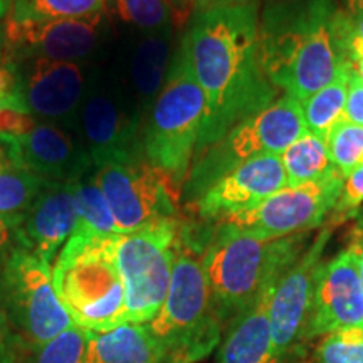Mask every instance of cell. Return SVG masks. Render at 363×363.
<instances>
[{
    "mask_svg": "<svg viewBox=\"0 0 363 363\" xmlns=\"http://www.w3.org/2000/svg\"><path fill=\"white\" fill-rule=\"evenodd\" d=\"M259 19L261 2L194 12L180 40L207 104L195 158L279 98L261 65Z\"/></svg>",
    "mask_w": 363,
    "mask_h": 363,
    "instance_id": "6da1fadb",
    "label": "cell"
},
{
    "mask_svg": "<svg viewBox=\"0 0 363 363\" xmlns=\"http://www.w3.org/2000/svg\"><path fill=\"white\" fill-rule=\"evenodd\" d=\"M335 0H276L261 12L259 56L276 89L303 103L338 76Z\"/></svg>",
    "mask_w": 363,
    "mask_h": 363,
    "instance_id": "7a4b0ae2",
    "label": "cell"
},
{
    "mask_svg": "<svg viewBox=\"0 0 363 363\" xmlns=\"http://www.w3.org/2000/svg\"><path fill=\"white\" fill-rule=\"evenodd\" d=\"M306 234L257 238L219 224L201 259L222 323L233 321L252 305L262 289L281 279L301 256Z\"/></svg>",
    "mask_w": 363,
    "mask_h": 363,
    "instance_id": "3957f363",
    "label": "cell"
},
{
    "mask_svg": "<svg viewBox=\"0 0 363 363\" xmlns=\"http://www.w3.org/2000/svg\"><path fill=\"white\" fill-rule=\"evenodd\" d=\"M115 235L72 233L52 266L57 298L86 331L125 325V284L115 259Z\"/></svg>",
    "mask_w": 363,
    "mask_h": 363,
    "instance_id": "277c9868",
    "label": "cell"
},
{
    "mask_svg": "<svg viewBox=\"0 0 363 363\" xmlns=\"http://www.w3.org/2000/svg\"><path fill=\"white\" fill-rule=\"evenodd\" d=\"M147 325L165 363L201 362L220 343L224 323L212 301L202 259L182 229L165 301Z\"/></svg>",
    "mask_w": 363,
    "mask_h": 363,
    "instance_id": "5b68a950",
    "label": "cell"
},
{
    "mask_svg": "<svg viewBox=\"0 0 363 363\" xmlns=\"http://www.w3.org/2000/svg\"><path fill=\"white\" fill-rule=\"evenodd\" d=\"M206 96L195 79L184 45L170 62L165 84L142 133V153L182 189L187 182L206 120Z\"/></svg>",
    "mask_w": 363,
    "mask_h": 363,
    "instance_id": "8992f818",
    "label": "cell"
},
{
    "mask_svg": "<svg viewBox=\"0 0 363 363\" xmlns=\"http://www.w3.org/2000/svg\"><path fill=\"white\" fill-rule=\"evenodd\" d=\"M305 133L301 103L283 94L271 106L240 121L195 158L185 184V197L195 202L203 190L240 163L264 155H281Z\"/></svg>",
    "mask_w": 363,
    "mask_h": 363,
    "instance_id": "52a82bcc",
    "label": "cell"
},
{
    "mask_svg": "<svg viewBox=\"0 0 363 363\" xmlns=\"http://www.w3.org/2000/svg\"><path fill=\"white\" fill-rule=\"evenodd\" d=\"M0 298L27 350L43 347L74 326L54 288L52 264L21 246L12 247L2 259Z\"/></svg>",
    "mask_w": 363,
    "mask_h": 363,
    "instance_id": "ba28073f",
    "label": "cell"
},
{
    "mask_svg": "<svg viewBox=\"0 0 363 363\" xmlns=\"http://www.w3.org/2000/svg\"><path fill=\"white\" fill-rule=\"evenodd\" d=\"M179 239L177 219L115 235V259L125 284V323H150L162 308Z\"/></svg>",
    "mask_w": 363,
    "mask_h": 363,
    "instance_id": "9c48e42d",
    "label": "cell"
},
{
    "mask_svg": "<svg viewBox=\"0 0 363 363\" xmlns=\"http://www.w3.org/2000/svg\"><path fill=\"white\" fill-rule=\"evenodd\" d=\"M93 175L120 234L179 216L180 187L143 155L104 162L94 167Z\"/></svg>",
    "mask_w": 363,
    "mask_h": 363,
    "instance_id": "30bf717a",
    "label": "cell"
},
{
    "mask_svg": "<svg viewBox=\"0 0 363 363\" xmlns=\"http://www.w3.org/2000/svg\"><path fill=\"white\" fill-rule=\"evenodd\" d=\"M143 123L106 62L94 76L71 131L98 167L118 158L143 155Z\"/></svg>",
    "mask_w": 363,
    "mask_h": 363,
    "instance_id": "8fae6325",
    "label": "cell"
},
{
    "mask_svg": "<svg viewBox=\"0 0 363 363\" xmlns=\"http://www.w3.org/2000/svg\"><path fill=\"white\" fill-rule=\"evenodd\" d=\"M4 59H48L61 62L104 65L111 54L113 24L106 9L84 19L4 24Z\"/></svg>",
    "mask_w": 363,
    "mask_h": 363,
    "instance_id": "7c38bea8",
    "label": "cell"
},
{
    "mask_svg": "<svg viewBox=\"0 0 363 363\" xmlns=\"http://www.w3.org/2000/svg\"><path fill=\"white\" fill-rule=\"evenodd\" d=\"M343 182L345 177L337 170L310 184L284 187L249 211L227 217L219 224H229L257 238L310 233L330 217Z\"/></svg>",
    "mask_w": 363,
    "mask_h": 363,
    "instance_id": "4fadbf2b",
    "label": "cell"
},
{
    "mask_svg": "<svg viewBox=\"0 0 363 363\" xmlns=\"http://www.w3.org/2000/svg\"><path fill=\"white\" fill-rule=\"evenodd\" d=\"M11 62L16 66L19 91L27 113L34 120L56 123L69 130L74 126L94 76L103 66L48 59Z\"/></svg>",
    "mask_w": 363,
    "mask_h": 363,
    "instance_id": "5bb4252c",
    "label": "cell"
},
{
    "mask_svg": "<svg viewBox=\"0 0 363 363\" xmlns=\"http://www.w3.org/2000/svg\"><path fill=\"white\" fill-rule=\"evenodd\" d=\"M333 233V227L325 225L281 276L272 293L269 305V325L274 355L279 362L298 350L303 343L308 320H310L316 274L323 264V252Z\"/></svg>",
    "mask_w": 363,
    "mask_h": 363,
    "instance_id": "9a60e30c",
    "label": "cell"
},
{
    "mask_svg": "<svg viewBox=\"0 0 363 363\" xmlns=\"http://www.w3.org/2000/svg\"><path fill=\"white\" fill-rule=\"evenodd\" d=\"M0 148L11 160L48 182L74 184L94 170L76 135L66 126L35 121L17 136H0Z\"/></svg>",
    "mask_w": 363,
    "mask_h": 363,
    "instance_id": "2e32d148",
    "label": "cell"
},
{
    "mask_svg": "<svg viewBox=\"0 0 363 363\" xmlns=\"http://www.w3.org/2000/svg\"><path fill=\"white\" fill-rule=\"evenodd\" d=\"M357 326H363V283L347 247L318 269L303 342Z\"/></svg>",
    "mask_w": 363,
    "mask_h": 363,
    "instance_id": "e0dca14e",
    "label": "cell"
},
{
    "mask_svg": "<svg viewBox=\"0 0 363 363\" xmlns=\"http://www.w3.org/2000/svg\"><path fill=\"white\" fill-rule=\"evenodd\" d=\"M288 187L279 155H264L240 163L217 179L194 202L197 214L207 220H224L246 212Z\"/></svg>",
    "mask_w": 363,
    "mask_h": 363,
    "instance_id": "ac0fdd59",
    "label": "cell"
},
{
    "mask_svg": "<svg viewBox=\"0 0 363 363\" xmlns=\"http://www.w3.org/2000/svg\"><path fill=\"white\" fill-rule=\"evenodd\" d=\"M172 57V29H169L131 33L118 48L115 61L108 59L111 71L143 121L165 84Z\"/></svg>",
    "mask_w": 363,
    "mask_h": 363,
    "instance_id": "d6986e66",
    "label": "cell"
},
{
    "mask_svg": "<svg viewBox=\"0 0 363 363\" xmlns=\"http://www.w3.org/2000/svg\"><path fill=\"white\" fill-rule=\"evenodd\" d=\"M76 184V182H74ZM74 184L49 182L22 216L17 246L52 264L76 229Z\"/></svg>",
    "mask_w": 363,
    "mask_h": 363,
    "instance_id": "ffe728a7",
    "label": "cell"
},
{
    "mask_svg": "<svg viewBox=\"0 0 363 363\" xmlns=\"http://www.w3.org/2000/svg\"><path fill=\"white\" fill-rule=\"evenodd\" d=\"M278 281L262 289L251 306L227 323L217 363H281L274 355L269 325V305Z\"/></svg>",
    "mask_w": 363,
    "mask_h": 363,
    "instance_id": "44dd1931",
    "label": "cell"
},
{
    "mask_svg": "<svg viewBox=\"0 0 363 363\" xmlns=\"http://www.w3.org/2000/svg\"><path fill=\"white\" fill-rule=\"evenodd\" d=\"M84 363H165V355L147 323H125L88 331Z\"/></svg>",
    "mask_w": 363,
    "mask_h": 363,
    "instance_id": "7402d4cb",
    "label": "cell"
},
{
    "mask_svg": "<svg viewBox=\"0 0 363 363\" xmlns=\"http://www.w3.org/2000/svg\"><path fill=\"white\" fill-rule=\"evenodd\" d=\"M279 158L284 167L288 187L310 184L337 172L330 158L326 142L310 131L294 140Z\"/></svg>",
    "mask_w": 363,
    "mask_h": 363,
    "instance_id": "603a6c76",
    "label": "cell"
},
{
    "mask_svg": "<svg viewBox=\"0 0 363 363\" xmlns=\"http://www.w3.org/2000/svg\"><path fill=\"white\" fill-rule=\"evenodd\" d=\"M350 67L352 66H343L335 81H331L328 86L316 91L301 103L306 131L320 136L325 142L335 125L343 120Z\"/></svg>",
    "mask_w": 363,
    "mask_h": 363,
    "instance_id": "cb8c5ba5",
    "label": "cell"
},
{
    "mask_svg": "<svg viewBox=\"0 0 363 363\" xmlns=\"http://www.w3.org/2000/svg\"><path fill=\"white\" fill-rule=\"evenodd\" d=\"M48 184L16 165L0 148V214L22 217Z\"/></svg>",
    "mask_w": 363,
    "mask_h": 363,
    "instance_id": "d4e9b609",
    "label": "cell"
},
{
    "mask_svg": "<svg viewBox=\"0 0 363 363\" xmlns=\"http://www.w3.org/2000/svg\"><path fill=\"white\" fill-rule=\"evenodd\" d=\"M74 203L78 222L74 233L93 235L120 234L106 197L98 187L93 172L74 184Z\"/></svg>",
    "mask_w": 363,
    "mask_h": 363,
    "instance_id": "484cf974",
    "label": "cell"
},
{
    "mask_svg": "<svg viewBox=\"0 0 363 363\" xmlns=\"http://www.w3.org/2000/svg\"><path fill=\"white\" fill-rule=\"evenodd\" d=\"M111 24L128 27L133 33H160L172 29L170 0H106Z\"/></svg>",
    "mask_w": 363,
    "mask_h": 363,
    "instance_id": "4316f807",
    "label": "cell"
},
{
    "mask_svg": "<svg viewBox=\"0 0 363 363\" xmlns=\"http://www.w3.org/2000/svg\"><path fill=\"white\" fill-rule=\"evenodd\" d=\"M106 0H12L13 22H49L84 19L104 12Z\"/></svg>",
    "mask_w": 363,
    "mask_h": 363,
    "instance_id": "83f0119b",
    "label": "cell"
},
{
    "mask_svg": "<svg viewBox=\"0 0 363 363\" xmlns=\"http://www.w3.org/2000/svg\"><path fill=\"white\" fill-rule=\"evenodd\" d=\"M330 158L343 177L363 163V126L342 120L326 138Z\"/></svg>",
    "mask_w": 363,
    "mask_h": 363,
    "instance_id": "f1b7e54d",
    "label": "cell"
},
{
    "mask_svg": "<svg viewBox=\"0 0 363 363\" xmlns=\"http://www.w3.org/2000/svg\"><path fill=\"white\" fill-rule=\"evenodd\" d=\"M86 335L88 331L79 326H71L69 330L62 331L51 342L44 343L43 347L27 350L30 353L29 363H84L86 350Z\"/></svg>",
    "mask_w": 363,
    "mask_h": 363,
    "instance_id": "f546056e",
    "label": "cell"
},
{
    "mask_svg": "<svg viewBox=\"0 0 363 363\" xmlns=\"http://www.w3.org/2000/svg\"><path fill=\"white\" fill-rule=\"evenodd\" d=\"M316 363H363V326L325 335L315 350Z\"/></svg>",
    "mask_w": 363,
    "mask_h": 363,
    "instance_id": "4dcf8cb0",
    "label": "cell"
},
{
    "mask_svg": "<svg viewBox=\"0 0 363 363\" xmlns=\"http://www.w3.org/2000/svg\"><path fill=\"white\" fill-rule=\"evenodd\" d=\"M333 38L345 65L353 66L363 56V9L337 7L333 13Z\"/></svg>",
    "mask_w": 363,
    "mask_h": 363,
    "instance_id": "1f68e13d",
    "label": "cell"
},
{
    "mask_svg": "<svg viewBox=\"0 0 363 363\" xmlns=\"http://www.w3.org/2000/svg\"><path fill=\"white\" fill-rule=\"evenodd\" d=\"M363 203V163L345 177L342 192L328 217L330 227H335L358 214Z\"/></svg>",
    "mask_w": 363,
    "mask_h": 363,
    "instance_id": "d6a6232c",
    "label": "cell"
},
{
    "mask_svg": "<svg viewBox=\"0 0 363 363\" xmlns=\"http://www.w3.org/2000/svg\"><path fill=\"white\" fill-rule=\"evenodd\" d=\"M9 111H19L29 115L21 96L16 66L11 61L2 59V62H0V125H2L4 116Z\"/></svg>",
    "mask_w": 363,
    "mask_h": 363,
    "instance_id": "836d02e7",
    "label": "cell"
},
{
    "mask_svg": "<svg viewBox=\"0 0 363 363\" xmlns=\"http://www.w3.org/2000/svg\"><path fill=\"white\" fill-rule=\"evenodd\" d=\"M26 350V345L13 330L0 298V363H21Z\"/></svg>",
    "mask_w": 363,
    "mask_h": 363,
    "instance_id": "e575fe53",
    "label": "cell"
},
{
    "mask_svg": "<svg viewBox=\"0 0 363 363\" xmlns=\"http://www.w3.org/2000/svg\"><path fill=\"white\" fill-rule=\"evenodd\" d=\"M343 120L363 126V81L358 78L353 66L350 67V74H348Z\"/></svg>",
    "mask_w": 363,
    "mask_h": 363,
    "instance_id": "d590c367",
    "label": "cell"
},
{
    "mask_svg": "<svg viewBox=\"0 0 363 363\" xmlns=\"http://www.w3.org/2000/svg\"><path fill=\"white\" fill-rule=\"evenodd\" d=\"M261 2V0H194V12H202L207 9L222 7V6H238V4Z\"/></svg>",
    "mask_w": 363,
    "mask_h": 363,
    "instance_id": "8d00e7d4",
    "label": "cell"
},
{
    "mask_svg": "<svg viewBox=\"0 0 363 363\" xmlns=\"http://www.w3.org/2000/svg\"><path fill=\"white\" fill-rule=\"evenodd\" d=\"M348 249H350L353 257H355L358 274H360V279L363 283V234L358 229L355 230V235H353V240Z\"/></svg>",
    "mask_w": 363,
    "mask_h": 363,
    "instance_id": "74e56055",
    "label": "cell"
},
{
    "mask_svg": "<svg viewBox=\"0 0 363 363\" xmlns=\"http://www.w3.org/2000/svg\"><path fill=\"white\" fill-rule=\"evenodd\" d=\"M22 217H11L0 214V234H11L19 229Z\"/></svg>",
    "mask_w": 363,
    "mask_h": 363,
    "instance_id": "f35d334b",
    "label": "cell"
},
{
    "mask_svg": "<svg viewBox=\"0 0 363 363\" xmlns=\"http://www.w3.org/2000/svg\"><path fill=\"white\" fill-rule=\"evenodd\" d=\"M16 246H17V235H16V233L0 234V257H2L4 254H7L12 247H16Z\"/></svg>",
    "mask_w": 363,
    "mask_h": 363,
    "instance_id": "ab89813d",
    "label": "cell"
},
{
    "mask_svg": "<svg viewBox=\"0 0 363 363\" xmlns=\"http://www.w3.org/2000/svg\"><path fill=\"white\" fill-rule=\"evenodd\" d=\"M345 9L348 11H357V9H363V0H343Z\"/></svg>",
    "mask_w": 363,
    "mask_h": 363,
    "instance_id": "60d3db41",
    "label": "cell"
},
{
    "mask_svg": "<svg viewBox=\"0 0 363 363\" xmlns=\"http://www.w3.org/2000/svg\"><path fill=\"white\" fill-rule=\"evenodd\" d=\"M4 43H6V34H4V24L0 21V62L4 59Z\"/></svg>",
    "mask_w": 363,
    "mask_h": 363,
    "instance_id": "b9f144b4",
    "label": "cell"
},
{
    "mask_svg": "<svg viewBox=\"0 0 363 363\" xmlns=\"http://www.w3.org/2000/svg\"><path fill=\"white\" fill-rule=\"evenodd\" d=\"M353 69H355V72L358 74V78L363 81V56L358 59L355 65H353Z\"/></svg>",
    "mask_w": 363,
    "mask_h": 363,
    "instance_id": "7bdbcfd3",
    "label": "cell"
},
{
    "mask_svg": "<svg viewBox=\"0 0 363 363\" xmlns=\"http://www.w3.org/2000/svg\"><path fill=\"white\" fill-rule=\"evenodd\" d=\"M177 4H180V6H192L194 7V0H175Z\"/></svg>",
    "mask_w": 363,
    "mask_h": 363,
    "instance_id": "ee69618b",
    "label": "cell"
},
{
    "mask_svg": "<svg viewBox=\"0 0 363 363\" xmlns=\"http://www.w3.org/2000/svg\"><path fill=\"white\" fill-rule=\"evenodd\" d=\"M358 230H360V233L363 234V219L360 220V224H358Z\"/></svg>",
    "mask_w": 363,
    "mask_h": 363,
    "instance_id": "f6af8a7d",
    "label": "cell"
}]
</instances>
